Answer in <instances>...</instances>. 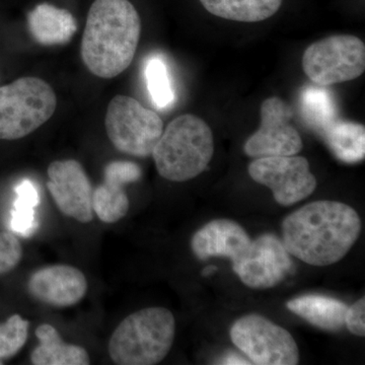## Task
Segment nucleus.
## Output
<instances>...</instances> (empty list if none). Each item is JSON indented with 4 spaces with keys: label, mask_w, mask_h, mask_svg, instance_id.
<instances>
[{
    "label": "nucleus",
    "mask_w": 365,
    "mask_h": 365,
    "mask_svg": "<svg viewBox=\"0 0 365 365\" xmlns=\"http://www.w3.org/2000/svg\"><path fill=\"white\" fill-rule=\"evenodd\" d=\"M361 232V220L349 205L321 200L297 209L282 223L288 253L313 266H328L344 258Z\"/></svg>",
    "instance_id": "f257e3e1"
},
{
    "label": "nucleus",
    "mask_w": 365,
    "mask_h": 365,
    "mask_svg": "<svg viewBox=\"0 0 365 365\" xmlns=\"http://www.w3.org/2000/svg\"><path fill=\"white\" fill-rule=\"evenodd\" d=\"M140 34V16L130 0H95L81 41L83 63L98 78H116L130 66Z\"/></svg>",
    "instance_id": "f03ea898"
},
{
    "label": "nucleus",
    "mask_w": 365,
    "mask_h": 365,
    "mask_svg": "<svg viewBox=\"0 0 365 365\" xmlns=\"http://www.w3.org/2000/svg\"><path fill=\"white\" fill-rule=\"evenodd\" d=\"M213 153L210 127L201 118L186 114L168 125L151 155L160 176L172 182H186L207 169Z\"/></svg>",
    "instance_id": "7ed1b4c3"
},
{
    "label": "nucleus",
    "mask_w": 365,
    "mask_h": 365,
    "mask_svg": "<svg viewBox=\"0 0 365 365\" xmlns=\"http://www.w3.org/2000/svg\"><path fill=\"white\" fill-rule=\"evenodd\" d=\"M176 331L174 314L163 307H148L127 317L109 341V355L120 365L160 364L172 348Z\"/></svg>",
    "instance_id": "20e7f679"
},
{
    "label": "nucleus",
    "mask_w": 365,
    "mask_h": 365,
    "mask_svg": "<svg viewBox=\"0 0 365 365\" xmlns=\"http://www.w3.org/2000/svg\"><path fill=\"white\" fill-rule=\"evenodd\" d=\"M57 97L43 79L26 76L0 88V139L16 140L53 116Z\"/></svg>",
    "instance_id": "39448f33"
},
{
    "label": "nucleus",
    "mask_w": 365,
    "mask_h": 365,
    "mask_svg": "<svg viewBox=\"0 0 365 365\" xmlns=\"http://www.w3.org/2000/svg\"><path fill=\"white\" fill-rule=\"evenodd\" d=\"M106 130L120 153L137 158L153 155L163 132V122L157 113L127 96H116L108 106Z\"/></svg>",
    "instance_id": "423d86ee"
},
{
    "label": "nucleus",
    "mask_w": 365,
    "mask_h": 365,
    "mask_svg": "<svg viewBox=\"0 0 365 365\" xmlns=\"http://www.w3.org/2000/svg\"><path fill=\"white\" fill-rule=\"evenodd\" d=\"M302 68L307 78L319 86L346 83L365 71V45L352 35H335L307 48Z\"/></svg>",
    "instance_id": "0eeeda50"
},
{
    "label": "nucleus",
    "mask_w": 365,
    "mask_h": 365,
    "mask_svg": "<svg viewBox=\"0 0 365 365\" xmlns=\"http://www.w3.org/2000/svg\"><path fill=\"white\" fill-rule=\"evenodd\" d=\"M230 338L254 364H299V348L292 334L260 314H248L235 321Z\"/></svg>",
    "instance_id": "6e6552de"
},
{
    "label": "nucleus",
    "mask_w": 365,
    "mask_h": 365,
    "mask_svg": "<svg viewBox=\"0 0 365 365\" xmlns=\"http://www.w3.org/2000/svg\"><path fill=\"white\" fill-rule=\"evenodd\" d=\"M249 174L255 182L272 190L276 202L283 206L304 200L317 187L307 158L297 155L256 158L249 165Z\"/></svg>",
    "instance_id": "1a4fd4ad"
},
{
    "label": "nucleus",
    "mask_w": 365,
    "mask_h": 365,
    "mask_svg": "<svg viewBox=\"0 0 365 365\" xmlns=\"http://www.w3.org/2000/svg\"><path fill=\"white\" fill-rule=\"evenodd\" d=\"M294 111L277 97L264 101L261 107V126L245 143L249 157H288L297 155L304 148L302 137L289 123Z\"/></svg>",
    "instance_id": "9d476101"
},
{
    "label": "nucleus",
    "mask_w": 365,
    "mask_h": 365,
    "mask_svg": "<svg viewBox=\"0 0 365 365\" xmlns=\"http://www.w3.org/2000/svg\"><path fill=\"white\" fill-rule=\"evenodd\" d=\"M292 268V261L284 244L271 234L251 241L244 253L232 261V269L240 279L257 289L275 287Z\"/></svg>",
    "instance_id": "9b49d317"
},
{
    "label": "nucleus",
    "mask_w": 365,
    "mask_h": 365,
    "mask_svg": "<svg viewBox=\"0 0 365 365\" xmlns=\"http://www.w3.org/2000/svg\"><path fill=\"white\" fill-rule=\"evenodd\" d=\"M47 173V188L59 210L79 222H91L93 188L83 165L76 160H56Z\"/></svg>",
    "instance_id": "f8f14e48"
},
{
    "label": "nucleus",
    "mask_w": 365,
    "mask_h": 365,
    "mask_svg": "<svg viewBox=\"0 0 365 365\" xmlns=\"http://www.w3.org/2000/svg\"><path fill=\"white\" fill-rule=\"evenodd\" d=\"M29 294L43 304L57 307L76 306L85 297L88 281L85 274L68 265L40 269L31 276Z\"/></svg>",
    "instance_id": "ddd939ff"
},
{
    "label": "nucleus",
    "mask_w": 365,
    "mask_h": 365,
    "mask_svg": "<svg viewBox=\"0 0 365 365\" xmlns=\"http://www.w3.org/2000/svg\"><path fill=\"white\" fill-rule=\"evenodd\" d=\"M141 169L135 163L115 160L104 170V182L93 191V210L101 222L114 223L127 215L129 199L124 186L138 181Z\"/></svg>",
    "instance_id": "4468645a"
},
{
    "label": "nucleus",
    "mask_w": 365,
    "mask_h": 365,
    "mask_svg": "<svg viewBox=\"0 0 365 365\" xmlns=\"http://www.w3.org/2000/svg\"><path fill=\"white\" fill-rule=\"evenodd\" d=\"M251 239L239 223L216 220L204 225L193 235L191 248L200 260L225 257L234 261L248 248Z\"/></svg>",
    "instance_id": "2eb2a0df"
},
{
    "label": "nucleus",
    "mask_w": 365,
    "mask_h": 365,
    "mask_svg": "<svg viewBox=\"0 0 365 365\" xmlns=\"http://www.w3.org/2000/svg\"><path fill=\"white\" fill-rule=\"evenodd\" d=\"M28 26L34 40L43 46L66 44L78 30L71 11L47 2L38 4L29 13Z\"/></svg>",
    "instance_id": "dca6fc26"
},
{
    "label": "nucleus",
    "mask_w": 365,
    "mask_h": 365,
    "mask_svg": "<svg viewBox=\"0 0 365 365\" xmlns=\"http://www.w3.org/2000/svg\"><path fill=\"white\" fill-rule=\"evenodd\" d=\"M39 345L31 354L35 365H88L91 359L86 349L63 342L54 327L43 324L36 329Z\"/></svg>",
    "instance_id": "f3484780"
},
{
    "label": "nucleus",
    "mask_w": 365,
    "mask_h": 365,
    "mask_svg": "<svg viewBox=\"0 0 365 365\" xmlns=\"http://www.w3.org/2000/svg\"><path fill=\"white\" fill-rule=\"evenodd\" d=\"M287 309L309 324L327 331H337L345 326L348 306L339 299L325 295L309 294L289 300Z\"/></svg>",
    "instance_id": "a211bd4d"
},
{
    "label": "nucleus",
    "mask_w": 365,
    "mask_h": 365,
    "mask_svg": "<svg viewBox=\"0 0 365 365\" xmlns=\"http://www.w3.org/2000/svg\"><path fill=\"white\" fill-rule=\"evenodd\" d=\"M329 148L338 160L347 163H359L365 155L364 125L339 118L322 131Z\"/></svg>",
    "instance_id": "6ab92c4d"
},
{
    "label": "nucleus",
    "mask_w": 365,
    "mask_h": 365,
    "mask_svg": "<svg viewBox=\"0 0 365 365\" xmlns=\"http://www.w3.org/2000/svg\"><path fill=\"white\" fill-rule=\"evenodd\" d=\"M283 0H200L204 9L225 20L257 23L279 11Z\"/></svg>",
    "instance_id": "aec40b11"
},
{
    "label": "nucleus",
    "mask_w": 365,
    "mask_h": 365,
    "mask_svg": "<svg viewBox=\"0 0 365 365\" xmlns=\"http://www.w3.org/2000/svg\"><path fill=\"white\" fill-rule=\"evenodd\" d=\"M302 117L314 130L322 132L337 117V106L330 91L324 86H307L300 95Z\"/></svg>",
    "instance_id": "412c9836"
},
{
    "label": "nucleus",
    "mask_w": 365,
    "mask_h": 365,
    "mask_svg": "<svg viewBox=\"0 0 365 365\" xmlns=\"http://www.w3.org/2000/svg\"><path fill=\"white\" fill-rule=\"evenodd\" d=\"M146 88L153 104L157 109H170L176 102V93L173 86L169 66L160 55H153L144 66Z\"/></svg>",
    "instance_id": "4be33fe9"
},
{
    "label": "nucleus",
    "mask_w": 365,
    "mask_h": 365,
    "mask_svg": "<svg viewBox=\"0 0 365 365\" xmlns=\"http://www.w3.org/2000/svg\"><path fill=\"white\" fill-rule=\"evenodd\" d=\"M16 199L11 210V227L16 234L29 237L38 227L35 208L40 202L39 193L30 180H24L16 187Z\"/></svg>",
    "instance_id": "5701e85b"
},
{
    "label": "nucleus",
    "mask_w": 365,
    "mask_h": 365,
    "mask_svg": "<svg viewBox=\"0 0 365 365\" xmlns=\"http://www.w3.org/2000/svg\"><path fill=\"white\" fill-rule=\"evenodd\" d=\"M29 322L14 314L0 325V359H9L20 351L28 339Z\"/></svg>",
    "instance_id": "b1692460"
},
{
    "label": "nucleus",
    "mask_w": 365,
    "mask_h": 365,
    "mask_svg": "<svg viewBox=\"0 0 365 365\" xmlns=\"http://www.w3.org/2000/svg\"><path fill=\"white\" fill-rule=\"evenodd\" d=\"M23 249L18 237L9 232H0V274L9 272L18 266Z\"/></svg>",
    "instance_id": "393cba45"
},
{
    "label": "nucleus",
    "mask_w": 365,
    "mask_h": 365,
    "mask_svg": "<svg viewBox=\"0 0 365 365\" xmlns=\"http://www.w3.org/2000/svg\"><path fill=\"white\" fill-rule=\"evenodd\" d=\"M365 299H359L348 307L345 316V325L350 332L357 336L365 335Z\"/></svg>",
    "instance_id": "a878e982"
},
{
    "label": "nucleus",
    "mask_w": 365,
    "mask_h": 365,
    "mask_svg": "<svg viewBox=\"0 0 365 365\" xmlns=\"http://www.w3.org/2000/svg\"><path fill=\"white\" fill-rule=\"evenodd\" d=\"M220 364H251V362L247 361L246 359H242L241 355L237 354V353H228L225 357L220 359Z\"/></svg>",
    "instance_id": "bb28decb"
},
{
    "label": "nucleus",
    "mask_w": 365,
    "mask_h": 365,
    "mask_svg": "<svg viewBox=\"0 0 365 365\" xmlns=\"http://www.w3.org/2000/svg\"><path fill=\"white\" fill-rule=\"evenodd\" d=\"M215 271H217V268L215 266H207V267L203 269L202 275L206 277V276L215 273Z\"/></svg>",
    "instance_id": "cd10ccee"
},
{
    "label": "nucleus",
    "mask_w": 365,
    "mask_h": 365,
    "mask_svg": "<svg viewBox=\"0 0 365 365\" xmlns=\"http://www.w3.org/2000/svg\"><path fill=\"white\" fill-rule=\"evenodd\" d=\"M0 364H1V362H0Z\"/></svg>",
    "instance_id": "c85d7f7f"
}]
</instances>
